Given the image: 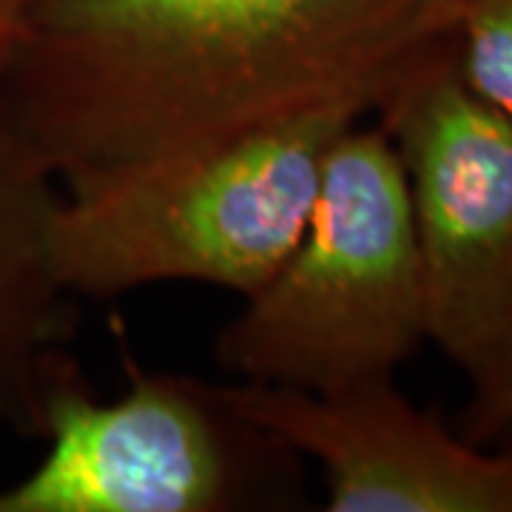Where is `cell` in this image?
I'll use <instances>...</instances> for the list:
<instances>
[{"mask_svg":"<svg viewBox=\"0 0 512 512\" xmlns=\"http://www.w3.org/2000/svg\"><path fill=\"white\" fill-rule=\"evenodd\" d=\"M464 0H46L0 77L63 191L319 111L373 114Z\"/></svg>","mask_w":512,"mask_h":512,"instance_id":"1","label":"cell"},{"mask_svg":"<svg viewBox=\"0 0 512 512\" xmlns=\"http://www.w3.org/2000/svg\"><path fill=\"white\" fill-rule=\"evenodd\" d=\"M430 342L404 165L384 128L348 126L328 151L302 237L217 333L237 382L339 393L393 379Z\"/></svg>","mask_w":512,"mask_h":512,"instance_id":"2","label":"cell"},{"mask_svg":"<svg viewBox=\"0 0 512 512\" xmlns=\"http://www.w3.org/2000/svg\"><path fill=\"white\" fill-rule=\"evenodd\" d=\"M362 117L319 111L177 163L63 191L55 271L74 299L197 282L242 299L291 254L333 140Z\"/></svg>","mask_w":512,"mask_h":512,"instance_id":"3","label":"cell"},{"mask_svg":"<svg viewBox=\"0 0 512 512\" xmlns=\"http://www.w3.org/2000/svg\"><path fill=\"white\" fill-rule=\"evenodd\" d=\"M46 456L0 490V512L282 510L299 461L237 413L222 384L128 367L120 399H94L80 370L46 402Z\"/></svg>","mask_w":512,"mask_h":512,"instance_id":"4","label":"cell"},{"mask_svg":"<svg viewBox=\"0 0 512 512\" xmlns=\"http://www.w3.org/2000/svg\"><path fill=\"white\" fill-rule=\"evenodd\" d=\"M373 114L404 165L430 342L473 382L512 353V120L464 83L456 32L413 57Z\"/></svg>","mask_w":512,"mask_h":512,"instance_id":"5","label":"cell"},{"mask_svg":"<svg viewBox=\"0 0 512 512\" xmlns=\"http://www.w3.org/2000/svg\"><path fill=\"white\" fill-rule=\"evenodd\" d=\"M245 419L319 467L330 512H512V450L484 453L393 379L339 393L222 384Z\"/></svg>","mask_w":512,"mask_h":512,"instance_id":"6","label":"cell"},{"mask_svg":"<svg viewBox=\"0 0 512 512\" xmlns=\"http://www.w3.org/2000/svg\"><path fill=\"white\" fill-rule=\"evenodd\" d=\"M63 185L0 97V424L40 439L46 402L80 370L72 293L55 271L52 231Z\"/></svg>","mask_w":512,"mask_h":512,"instance_id":"7","label":"cell"},{"mask_svg":"<svg viewBox=\"0 0 512 512\" xmlns=\"http://www.w3.org/2000/svg\"><path fill=\"white\" fill-rule=\"evenodd\" d=\"M458 72L512 120V0H464L456 23Z\"/></svg>","mask_w":512,"mask_h":512,"instance_id":"8","label":"cell"},{"mask_svg":"<svg viewBox=\"0 0 512 512\" xmlns=\"http://www.w3.org/2000/svg\"><path fill=\"white\" fill-rule=\"evenodd\" d=\"M512 427V353L493 370L473 379V396L464 413V439L484 444Z\"/></svg>","mask_w":512,"mask_h":512,"instance_id":"9","label":"cell"},{"mask_svg":"<svg viewBox=\"0 0 512 512\" xmlns=\"http://www.w3.org/2000/svg\"><path fill=\"white\" fill-rule=\"evenodd\" d=\"M46 0H0V77L18 55L20 43L32 32L37 12Z\"/></svg>","mask_w":512,"mask_h":512,"instance_id":"10","label":"cell"}]
</instances>
